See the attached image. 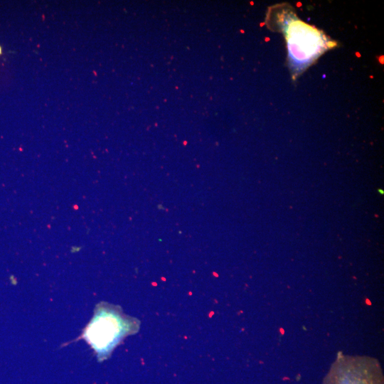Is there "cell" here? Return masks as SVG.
Returning <instances> with one entry per match:
<instances>
[{"label": "cell", "mask_w": 384, "mask_h": 384, "mask_svg": "<svg viewBox=\"0 0 384 384\" xmlns=\"http://www.w3.org/2000/svg\"><path fill=\"white\" fill-rule=\"evenodd\" d=\"M1 53V47H0V53Z\"/></svg>", "instance_id": "obj_4"}, {"label": "cell", "mask_w": 384, "mask_h": 384, "mask_svg": "<svg viewBox=\"0 0 384 384\" xmlns=\"http://www.w3.org/2000/svg\"><path fill=\"white\" fill-rule=\"evenodd\" d=\"M138 329L136 319L125 316L118 307L105 304L97 307L84 337L98 356L105 358L126 336Z\"/></svg>", "instance_id": "obj_1"}, {"label": "cell", "mask_w": 384, "mask_h": 384, "mask_svg": "<svg viewBox=\"0 0 384 384\" xmlns=\"http://www.w3.org/2000/svg\"><path fill=\"white\" fill-rule=\"evenodd\" d=\"M323 384H383V375L375 360L341 357L333 365Z\"/></svg>", "instance_id": "obj_3"}, {"label": "cell", "mask_w": 384, "mask_h": 384, "mask_svg": "<svg viewBox=\"0 0 384 384\" xmlns=\"http://www.w3.org/2000/svg\"><path fill=\"white\" fill-rule=\"evenodd\" d=\"M287 26L285 35L289 53L297 63L307 65L331 46L322 32L303 21H292Z\"/></svg>", "instance_id": "obj_2"}]
</instances>
